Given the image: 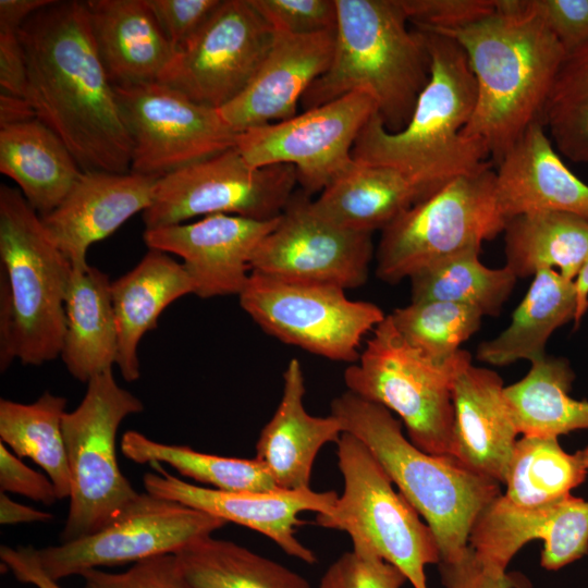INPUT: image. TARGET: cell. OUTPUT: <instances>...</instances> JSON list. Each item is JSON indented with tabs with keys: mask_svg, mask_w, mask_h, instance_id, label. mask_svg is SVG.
I'll return each mask as SVG.
<instances>
[{
	"mask_svg": "<svg viewBox=\"0 0 588 588\" xmlns=\"http://www.w3.org/2000/svg\"><path fill=\"white\" fill-rule=\"evenodd\" d=\"M26 99L83 171L131 172L133 145L85 1H53L20 29Z\"/></svg>",
	"mask_w": 588,
	"mask_h": 588,
	"instance_id": "1",
	"label": "cell"
},
{
	"mask_svg": "<svg viewBox=\"0 0 588 588\" xmlns=\"http://www.w3.org/2000/svg\"><path fill=\"white\" fill-rule=\"evenodd\" d=\"M463 48L476 83L463 135L481 142L497 164L543 111L565 51L523 0H497L492 14L434 32Z\"/></svg>",
	"mask_w": 588,
	"mask_h": 588,
	"instance_id": "2",
	"label": "cell"
},
{
	"mask_svg": "<svg viewBox=\"0 0 588 588\" xmlns=\"http://www.w3.org/2000/svg\"><path fill=\"white\" fill-rule=\"evenodd\" d=\"M419 30L430 57V76L407 125L389 132L375 113L352 157L396 169L433 193L451 179L491 163L485 145L462 133L476 102V83L463 48L450 36Z\"/></svg>",
	"mask_w": 588,
	"mask_h": 588,
	"instance_id": "3",
	"label": "cell"
},
{
	"mask_svg": "<svg viewBox=\"0 0 588 588\" xmlns=\"http://www.w3.org/2000/svg\"><path fill=\"white\" fill-rule=\"evenodd\" d=\"M335 5L333 58L303 95L302 108L363 90L375 100L389 132L403 130L430 76L422 33L408 27L400 0H335Z\"/></svg>",
	"mask_w": 588,
	"mask_h": 588,
	"instance_id": "4",
	"label": "cell"
},
{
	"mask_svg": "<svg viewBox=\"0 0 588 588\" xmlns=\"http://www.w3.org/2000/svg\"><path fill=\"white\" fill-rule=\"evenodd\" d=\"M73 268L17 187L0 186V370L61 354Z\"/></svg>",
	"mask_w": 588,
	"mask_h": 588,
	"instance_id": "5",
	"label": "cell"
},
{
	"mask_svg": "<svg viewBox=\"0 0 588 588\" xmlns=\"http://www.w3.org/2000/svg\"><path fill=\"white\" fill-rule=\"evenodd\" d=\"M344 432L360 440L400 493L424 517L434 535L440 561L468 547L473 525L499 495L500 482L467 470L454 460L419 450L384 406L350 391L331 403Z\"/></svg>",
	"mask_w": 588,
	"mask_h": 588,
	"instance_id": "6",
	"label": "cell"
},
{
	"mask_svg": "<svg viewBox=\"0 0 588 588\" xmlns=\"http://www.w3.org/2000/svg\"><path fill=\"white\" fill-rule=\"evenodd\" d=\"M371 333L358 360L344 371L347 391L397 414L419 450L452 458V385L471 363L470 353L434 359L408 343L390 315Z\"/></svg>",
	"mask_w": 588,
	"mask_h": 588,
	"instance_id": "7",
	"label": "cell"
},
{
	"mask_svg": "<svg viewBox=\"0 0 588 588\" xmlns=\"http://www.w3.org/2000/svg\"><path fill=\"white\" fill-rule=\"evenodd\" d=\"M492 164L460 174L381 230L376 274L396 284L461 252L481 248L503 233Z\"/></svg>",
	"mask_w": 588,
	"mask_h": 588,
	"instance_id": "8",
	"label": "cell"
},
{
	"mask_svg": "<svg viewBox=\"0 0 588 588\" xmlns=\"http://www.w3.org/2000/svg\"><path fill=\"white\" fill-rule=\"evenodd\" d=\"M143 411L140 400L117 383L111 369L91 378L79 405L64 414L71 494L62 542L101 529L138 497L119 467L117 433L124 418Z\"/></svg>",
	"mask_w": 588,
	"mask_h": 588,
	"instance_id": "9",
	"label": "cell"
},
{
	"mask_svg": "<svg viewBox=\"0 0 588 588\" xmlns=\"http://www.w3.org/2000/svg\"><path fill=\"white\" fill-rule=\"evenodd\" d=\"M336 456L343 492L328 513L316 515L317 525L345 531L351 540L368 543L397 567L413 588H428L425 567L440 562L429 526L395 492L380 463L355 436L341 434Z\"/></svg>",
	"mask_w": 588,
	"mask_h": 588,
	"instance_id": "10",
	"label": "cell"
},
{
	"mask_svg": "<svg viewBox=\"0 0 588 588\" xmlns=\"http://www.w3.org/2000/svg\"><path fill=\"white\" fill-rule=\"evenodd\" d=\"M238 299L254 322L281 342L352 364L359 358L364 336L385 318L379 306L350 299L341 286L257 271H252Z\"/></svg>",
	"mask_w": 588,
	"mask_h": 588,
	"instance_id": "11",
	"label": "cell"
},
{
	"mask_svg": "<svg viewBox=\"0 0 588 588\" xmlns=\"http://www.w3.org/2000/svg\"><path fill=\"white\" fill-rule=\"evenodd\" d=\"M294 166H250L236 147L159 177L142 213L145 229L224 213L255 220L278 218L295 193Z\"/></svg>",
	"mask_w": 588,
	"mask_h": 588,
	"instance_id": "12",
	"label": "cell"
},
{
	"mask_svg": "<svg viewBox=\"0 0 588 588\" xmlns=\"http://www.w3.org/2000/svg\"><path fill=\"white\" fill-rule=\"evenodd\" d=\"M132 145L131 172L161 177L235 147V132L217 109L160 82L114 86Z\"/></svg>",
	"mask_w": 588,
	"mask_h": 588,
	"instance_id": "13",
	"label": "cell"
},
{
	"mask_svg": "<svg viewBox=\"0 0 588 588\" xmlns=\"http://www.w3.org/2000/svg\"><path fill=\"white\" fill-rule=\"evenodd\" d=\"M274 39L250 0H221L180 48L157 82L197 103L221 109L250 83Z\"/></svg>",
	"mask_w": 588,
	"mask_h": 588,
	"instance_id": "14",
	"label": "cell"
},
{
	"mask_svg": "<svg viewBox=\"0 0 588 588\" xmlns=\"http://www.w3.org/2000/svg\"><path fill=\"white\" fill-rule=\"evenodd\" d=\"M225 524L208 513L145 492L101 529L37 549V555L48 576L59 581L93 568L175 554Z\"/></svg>",
	"mask_w": 588,
	"mask_h": 588,
	"instance_id": "15",
	"label": "cell"
},
{
	"mask_svg": "<svg viewBox=\"0 0 588 588\" xmlns=\"http://www.w3.org/2000/svg\"><path fill=\"white\" fill-rule=\"evenodd\" d=\"M375 113L371 96L355 90L289 120L243 131L235 147L256 168L294 166L297 183L310 196L352 162L354 144Z\"/></svg>",
	"mask_w": 588,
	"mask_h": 588,
	"instance_id": "16",
	"label": "cell"
},
{
	"mask_svg": "<svg viewBox=\"0 0 588 588\" xmlns=\"http://www.w3.org/2000/svg\"><path fill=\"white\" fill-rule=\"evenodd\" d=\"M373 253L372 233L329 221L299 191L256 248L252 269L289 281L355 289L366 283Z\"/></svg>",
	"mask_w": 588,
	"mask_h": 588,
	"instance_id": "17",
	"label": "cell"
},
{
	"mask_svg": "<svg viewBox=\"0 0 588 588\" xmlns=\"http://www.w3.org/2000/svg\"><path fill=\"white\" fill-rule=\"evenodd\" d=\"M541 539L540 565L556 571L588 552V502L566 494L538 506H522L504 494L476 518L468 546L486 566L506 572L517 551Z\"/></svg>",
	"mask_w": 588,
	"mask_h": 588,
	"instance_id": "18",
	"label": "cell"
},
{
	"mask_svg": "<svg viewBox=\"0 0 588 588\" xmlns=\"http://www.w3.org/2000/svg\"><path fill=\"white\" fill-rule=\"evenodd\" d=\"M279 217L255 220L217 213L194 222L145 229L143 238L149 249L182 258L196 296H238L253 271L256 248L274 229Z\"/></svg>",
	"mask_w": 588,
	"mask_h": 588,
	"instance_id": "19",
	"label": "cell"
},
{
	"mask_svg": "<svg viewBox=\"0 0 588 588\" xmlns=\"http://www.w3.org/2000/svg\"><path fill=\"white\" fill-rule=\"evenodd\" d=\"M158 473L144 475L146 492L258 531L287 555L307 564H315L317 556L296 538V527L302 524L298 514L305 511L328 513L339 497L334 491L279 489L270 492H229L199 487L166 471L160 463L149 464Z\"/></svg>",
	"mask_w": 588,
	"mask_h": 588,
	"instance_id": "20",
	"label": "cell"
},
{
	"mask_svg": "<svg viewBox=\"0 0 588 588\" xmlns=\"http://www.w3.org/2000/svg\"><path fill=\"white\" fill-rule=\"evenodd\" d=\"M335 30L296 35L274 30L269 53L247 87L219 109L237 133L289 120L309 86L330 66Z\"/></svg>",
	"mask_w": 588,
	"mask_h": 588,
	"instance_id": "21",
	"label": "cell"
},
{
	"mask_svg": "<svg viewBox=\"0 0 588 588\" xmlns=\"http://www.w3.org/2000/svg\"><path fill=\"white\" fill-rule=\"evenodd\" d=\"M158 179L132 172H82L62 203L40 217L49 237L73 270L89 266L86 254L90 245L148 208Z\"/></svg>",
	"mask_w": 588,
	"mask_h": 588,
	"instance_id": "22",
	"label": "cell"
},
{
	"mask_svg": "<svg viewBox=\"0 0 588 588\" xmlns=\"http://www.w3.org/2000/svg\"><path fill=\"white\" fill-rule=\"evenodd\" d=\"M454 440L452 460L469 471L504 483L518 430L493 370L463 367L452 385Z\"/></svg>",
	"mask_w": 588,
	"mask_h": 588,
	"instance_id": "23",
	"label": "cell"
},
{
	"mask_svg": "<svg viewBox=\"0 0 588 588\" xmlns=\"http://www.w3.org/2000/svg\"><path fill=\"white\" fill-rule=\"evenodd\" d=\"M497 166L495 194L505 220L540 210L588 220V184L563 163L542 122L532 123Z\"/></svg>",
	"mask_w": 588,
	"mask_h": 588,
	"instance_id": "24",
	"label": "cell"
},
{
	"mask_svg": "<svg viewBox=\"0 0 588 588\" xmlns=\"http://www.w3.org/2000/svg\"><path fill=\"white\" fill-rule=\"evenodd\" d=\"M305 392L302 364L292 358L283 372L281 401L256 443V458L284 490L310 488L317 454L327 443H336L344 432L333 415L319 417L307 413Z\"/></svg>",
	"mask_w": 588,
	"mask_h": 588,
	"instance_id": "25",
	"label": "cell"
},
{
	"mask_svg": "<svg viewBox=\"0 0 588 588\" xmlns=\"http://www.w3.org/2000/svg\"><path fill=\"white\" fill-rule=\"evenodd\" d=\"M101 62L113 86L157 82L174 56L145 0L85 1Z\"/></svg>",
	"mask_w": 588,
	"mask_h": 588,
	"instance_id": "26",
	"label": "cell"
},
{
	"mask_svg": "<svg viewBox=\"0 0 588 588\" xmlns=\"http://www.w3.org/2000/svg\"><path fill=\"white\" fill-rule=\"evenodd\" d=\"M194 294V284L182 264L169 254L149 249L128 272L111 282L118 329L115 365L127 382L140 376L138 344L157 328L161 313L177 298Z\"/></svg>",
	"mask_w": 588,
	"mask_h": 588,
	"instance_id": "27",
	"label": "cell"
},
{
	"mask_svg": "<svg viewBox=\"0 0 588 588\" xmlns=\"http://www.w3.org/2000/svg\"><path fill=\"white\" fill-rule=\"evenodd\" d=\"M431 194L396 169L353 159L313 200V206L340 226L373 233Z\"/></svg>",
	"mask_w": 588,
	"mask_h": 588,
	"instance_id": "28",
	"label": "cell"
},
{
	"mask_svg": "<svg viewBox=\"0 0 588 588\" xmlns=\"http://www.w3.org/2000/svg\"><path fill=\"white\" fill-rule=\"evenodd\" d=\"M0 171L40 217L62 203L83 172L63 140L37 118L0 127Z\"/></svg>",
	"mask_w": 588,
	"mask_h": 588,
	"instance_id": "29",
	"label": "cell"
},
{
	"mask_svg": "<svg viewBox=\"0 0 588 588\" xmlns=\"http://www.w3.org/2000/svg\"><path fill=\"white\" fill-rule=\"evenodd\" d=\"M107 273L88 266L73 270L65 299L60 357L72 377L88 383L117 363L118 329Z\"/></svg>",
	"mask_w": 588,
	"mask_h": 588,
	"instance_id": "30",
	"label": "cell"
},
{
	"mask_svg": "<svg viewBox=\"0 0 588 588\" xmlns=\"http://www.w3.org/2000/svg\"><path fill=\"white\" fill-rule=\"evenodd\" d=\"M577 291L574 280L554 269L538 271L510 324L498 336L481 342L479 360L506 366L519 359L530 363L542 358L552 333L576 319Z\"/></svg>",
	"mask_w": 588,
	"mask_h": 588,
	"instance_id": "31",
	"label": "cell"
},
{
	"mask_svg": "<svg viewBox=\"0 0 588 588\" xmlns=\"http://www.w3.org/2000/svg\"><path fill=\"white\" fill-rule=\"evenodd\" d=\"M505 267L516 278L559 268L574 280L588 258V220L574 213L540 210L506 220Z\"/></svg>",
	"mask_w": 588,
	"mask_h": 588,
	"instance_id": "32",
	"label": "cell"
},
{
	"mask_svg": "<svg viewBox=\"0 0 588 588\" xmlns=\"http://www.w3.org/2000/svg\"><path fill=\"white\" fill-rule=\"evenodd\" d=\"M574 379L565 358L544 355L531 363L523 379L504 387V397L518 433L558 438L588 429V401L568 395Z\"/></svg>",
	"mask_w": 588,
	"mask_h": 588,
	"instance_id": "33",
	"label": "cell"
},
{
	"mask_svg": "<svg viewBox=\"0 0 588 588\" xmlns=\"http://www.w3.org/2000/svg\"><path fill=\"white\" fill-rule=\"evenodd\" d=\"M66 399L49 391L34 403L0 400V438L19 457H29L54 485L58 499L70 498L71 475L62 430Z\"/></svg>",
	"mask_w": 588,
	"mask_h": 588,
	"instance_id": "34",
	"label": "cell"
},
{
	"mask_svg": "<svg viewBox=\"0 0 588 588\" xmlns=\"http://www.w3.org/2000/svg\"><path fill=\"white\" fill-rule=\"evenodd\" d=\"M175 556L192 588H311L282 564L212 536L187 544Z\"/></svg>",
	"mask_w": 588,
	"mask_h": 588,
	"instance_id": "35",
	"label": "cell"
},
{
	"mask_svg": "<svg viewBox=\"0 0 588 588\" xmlns=\"http://www.w3.org/2000/svg\"><path fill=\"white\" fill-rule=\"evenodd\" d=\"M471 248L414 273L412 302L445 301L477 309L482 316H498L511 296L517 278L507 267L489 268Z\"/></svg>",
	"mask_w": 588,
	"mask_h": 588,
	"instance_id": "36",
	"label": "cell"
},
{
	"mask_svg": "<svg viewBox=\"0 0 588 588\" xmlns=\"http://www.w3.org/2000/svg\"><path fill=\"white\" fill-rule=\"evenodd\" d=\"M121 452L138 464L164 463L182 476L229 492L279 490L266 465L255 458L201 453L186 445L166 444L130 430L121 439Z\"/></svg>",
	"mask_w": 588,
	"mask_h": 588,
	"instance_id": "37",
	"label": "cell"
},
{
	"mask_svg": "<svg viewBox=\"0 0 588 588\" xmlns=\"http://www.w3.org/2000/svg\"><path fill=\"white\" fill-rule=\"evenodd\" d=\"M587 471L578 453H566L558 438L523 436L512 453L504 495L522 506L543 505L569 494Z\"/></svg>",
	"mask_w": 588,
	"mask_h": 588,
	"instance_id": "38",
	"label": "cell"
},
{
	"mask_svg": "<svg viewBox=\"0 0 588 588\" xmlns=\"http://www.w3.org/2000/svg\"><path fill=\"white\" fill-rule=\"evenodd\" d=\"M542 123L562 155L574 162H588V45L565 54Z\"/></svg>",
	"mask_w": 588,
	"mask_h": 588,
	"instance_id": "39",
	"label": "cell"
},
{
	"mask_svg": "<svg viewBox=\"0 0 588 588\" xmlns=\"http://www.w3.org/2000/svg\"><path fill=\"white\" fill-rule=\"evenodd\" d=\"M404 339L424 354L439 360L457 354L471 338L482 315L475 308L445 301H420L390 314Z\"/></svg>",
	"mask_w": 588,
	"mask_h": 588,
	"instance_id": "40",
	"label": "cell"
},
{
	"mask_svg": "<svg viewBox=\"0 0 588 588\" xmlns=\"http://www.w3.org/2000/svg\"><path fill=\"white\" fill-rule=\"evenodd\" d=\"M338 558L322 575L318 588H402L404 574L362 540Z\"/></svg>",
	"mask_w": 588,
	"mask_h": 588,
	"instance_id": "41",
	"label": "cell"
},
{
	"mask_svg": "<svg viewBox=\"0 0 588 588\" xmlns=\"http://www.w3.org/2000/svg\"><path fill=\"white\" fill-rule=\"evenodd\" d=\"M274 30L310 35L336 29L335 0H250Z\"/></svg>",
	"mask_w": 588,
	"mask_h": 588,
	"instance_id": "42",
	"label": "cell"
},
{
	"mask_svg": "<svg viewBox=\"0 0 588 588\" xmlns=\"http://www.w3.org/2000/svg\"><path fill=\"white\" fill-rule=\"evenodd\" d=\"M87 588H192L175 554L156 555L134 563L122 573L93 568L81 574Z\"/></svg>",
	"mask_w": 588,
	"mask_h": 588,
	"instance_id": "43",
	"label": "cell"
},
{
	"mask_svg": "<svg viewBox=\"0 0 588 588\" xmlns=\"http://www.w3.org/2000/svg\"><path fill=\"white\" fill-rule=\"evenodd\" d=\"M409 23L419 29L446 32L467 26L497 10V0H400Z\"/></svg>",
	"mask_w": 588,
	"mask_h": 588,
	"instance_id": "44",
	"label": "cell"
},
{
	"mask_svg": "<svg viewBox=\"0 0 588 588\" xmlns=\"http://www.w3.org/2000/svg\"><path fill=\"white\" fill-rule=\"evenodd\" d=\"M558 39L565 53L588 45V0H523Z\"/></svg>",
	"mask_w": 588,
	"mask_h": 588,
	"instance_id": "45",
	"label": "cell"
},
{
	"mask_svg": "<svg viewBox=\"0 0 588 588\" xmlns=\"http://www.w3.org/2000/svg\"><path fill=\"white\" fill-rule=\"evenodd\" d=\"M145 1L174 50L205 24L221 2V0Z\"/></svg>",
	"mask_w": 588,
	"mask_h": 588,
	"instance_id": "46",
	"label": "cell"
},
{
	"mask_svg": "<svg viewBox=\"0 0 588 588\" xmlns=\"http://www.w3.org/2000/svg\"><path fill=\"white\" fill-rule=\"evenodd\" d=\"M439 573L445 588H523L520 577L483 565L468 546L456 558L440 561Z\"/></svg>",
	"mask_w": 588,
	"mask_h": 588,
	"instance_id": "47",
	"label": "cell"
},
{
	"mask_svg": "<svg viewBox=\"0 0 588 588\" xmlns=\"http://www.w3.org/2000/svg\"><path fill=\"white\" fill-rule=\"evenodd\" d=\"M0 490L21 494L47 505L58 500L51 479L28 467L2 442L0 444Z\"/></svg>",
	"mask_w": 588,
	"mask_h": 588,
	"instance_id": "48",
	"label": "cell"
},
{
	"mask_svg": "<svg viewBox=\"0 0 588 588\" xmlns=\"http://www.w3.org/2000/svg\"><path fill=\"white\" fill-rule=\"evenodd\" d=\"M1 93L26 99L27 69L20 29L0 28Z\"/></svg>",
	"mask_w": 588,
	"mask_h": 588,
	"instance_id": "49",
	"label": "cell"
},
{
	"mask_svg": "<svg viewBox=\"0 0 588 588\" xmlns=\"http://www.w3.org/2000/svg\"><path fill=\"white\" fill-rule=\"evenodd\" d=\"M0 559L7 571L24 584H30L36 588H63L44 571L34 547L11 548L2 546ZM84 588H87L86 586Z\"/></svg>",
	"mask_w": 588,
	"mask_h": 588,
	"instance_id": "50",
	"label": "cell"
},
{
	"mask_svg": "<svg viewBox=\"0 0 588 588\" xmlns=\"http://www.w3.org/2000/svg\"><path fill=\"white\" fill-rule=\"evenodd\" d=\"M54 0H1L0 28L21 29L23 24L37 11Z\"/></svg>",
	"mask_w": 588,
	"mask_h": 588,
	"instance_id": "51",
	"label": "cell"
},
{
	"mask_svg": "<svg viewBox=\"0 0 588 588\" xmlns=\"http://www.w3.org/2000/svg\"><path fill=\"white\" fill-rule=\"evenodd\" d=\"M53 516L32 506L13 501L5 492H0V523L15 525L22 523L50 522Z\"/></svg>",
	"mask_w": 588,
	"mask_h": 588,
	"instance_id": "52",
	"label": "cell"
},
{
	"mask_svg": "<svg viewBox=\"0 0 588 588\" xmlns=\"http://www.w3.org/2000/svg\"><path fill=\"white\" fill-rule=\"evenodd\" d=\"M34 118L36 113L27 99L0 93V127Z\"/></svg>",
	"mask_w": 588,
	"mask_h": 588,
	"instance_id": "53",
	"label": "cell"
},
{
	"mask_svg": "<svg viewBox=\"0 0 588 588\" xmlns=\"http://www.w3.org/2000/svg\"><path fill=\"white\" fill-rule=\"evenodd\" d=\"M577 291V314L575 322L581 320L588 309V258L575 279Z\"/></svg>",
	"mask_w": 588,
	"mask_h": 588,
	"instance_id": "54",
	"label": "cell"
},
{
	"mask_svg": "<svg viewBox=\"0 0 588 588\" xmlns=\"http://www.w3.org/2000/svg\"><path fill=\"white\" fill-rule=\"evenodd\" d=\"M577 453L585 468L588 470V446H586L584 450L577 451Z\"/></svg>",
	"mask_w": 588,
	"mask_h": 588,
	"instance_id": "55",
	"label": "cell"
}]
</instances>
